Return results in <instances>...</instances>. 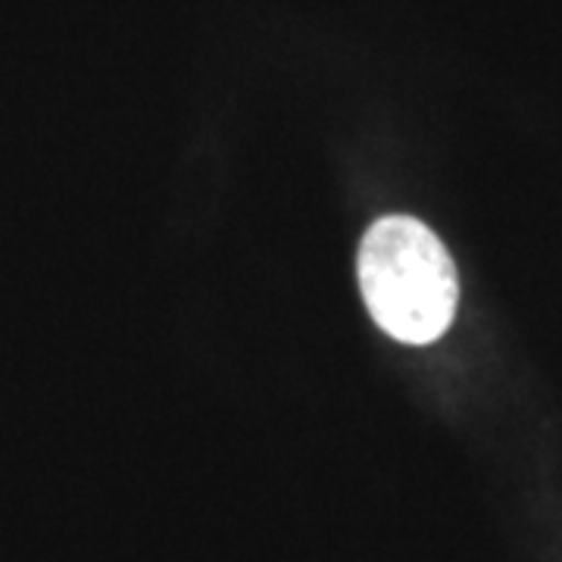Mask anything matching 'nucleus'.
Wrapping results in <instances>:
<instances>
[{"mask_svg":"<svg viewBox=\"0 0 562 562\" xmlns=\"http://www.w3.org/2000/svg\"><path fill=\"white\" fill-rule=\"evenodd\" d=\"M360 288L379 328L403 344H431L450 328L460 281L438 235L409 216H384L360 244Z\"/></svg>","mask_w":562,"mask_h":562,"instance_id":"1","label":"nucleus"}]
</instances>
